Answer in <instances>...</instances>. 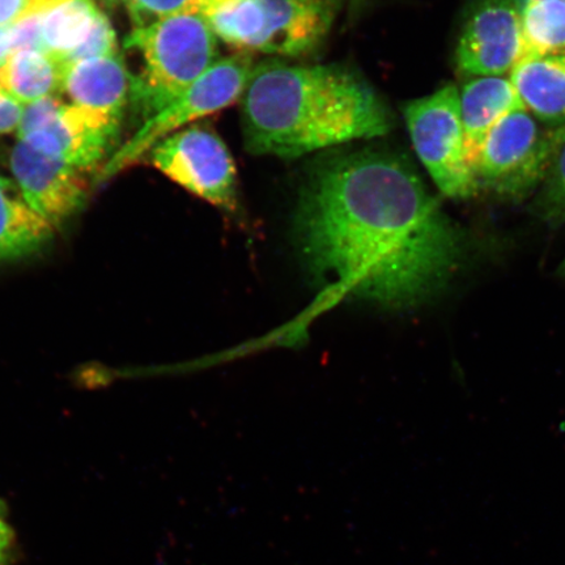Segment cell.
I'll return each mask as SVG.
<instances>
[{
  "label": "cell",
  "instance_id": "9a60e30c",
  "mask_svg": "<svg viewBox=\"0 0 565 565\" xmlns=\"http://www.w3.org/2000/svg\"><path fill=\"white\" fill-rule=\"evenodd\" d=\"M53 235V225L28 204L17 182L0 175V263L31 256Z\"/></svg>",
  "mask_w": 565,
  "mask_h": 565
},
{
  "label": "cell",
  "instance_id": "9c48e42d",
  "mask_svg": "<svg viewBox=\"0 0 565 565\" xmlns=\"http://www.w3.org/2000/svg\"><path fill=\"white\" fill-rule=\"evenodd\" d=\"M151 164L181 188L228 212L238 206L235 161L222 138L194 125L172 134L148 152Z\"/></svg>",
  "mask_w": 565,
  "mask_h": 565
},
{
  "label": "cell",
  "instance_id": "484cf974",
  "mask_svg": "<svg viewBox=\"0 0 565 565\" xmlns=\"http://www.w3.org/2000/svg\"><path fill=\"white\" fill-rule=\"evenodd\" d=\"M10 52L9 28H0V63Z\"/></svg>",
  "mask_w": 565,
  "mask_h": 565
},
{
  "label": "cell",
  "instance_id": "d4e9b609",
  "mask_svg": "<svg viewBox=\"0 0 565 565\" xmlns=\"http://www.w3.org/2000/svg\"><path fill=\"white\" fill-rule=\"evenodd\" d=\"M12 536V529L6 520V511L2 501H0V547L9 550Z\"/></svg>",
  "mask_w": 565,
  "mask_h": 565
},
{
  "label": "cell",
  "instance_id": "7402d4cb",
  "mask_svg": "<svg viewBox=\"0 0 565 565\" xmlns=\"http://www.w3.org/2000/svg\"><path fill=\"white\" fill-rule=\"evenodd\" d=\"M10 52L44 51L41 40V15L21 18L9 26Z\"/></svg>",
  "mask_w": 565,
  "mask_h": 565
},
{
  "label": "cell",
  "instance_id": "8fae6325",
  "mask_svg": "<svg viewBox=\"0 0 565 565\" xmlns=\"http://www.w3.org/2000/svg\"><path fill=\"white\" fill-rule=\"evenodd\" d=\"M13 181L25 201L53 227L82 210L88 196L87 172L47 158L18 140L10 158Z\"/></svg>",
  "mask_w": 565,
  "mask_h": 565
},
{
  "label": "cell",
  "instance_id": "44dd1931",
  "mask_svg": "<svg viewBox=\"0 0 565 565\" xmlns=\"http://www.w3.org/2000/svg\"><path fill=\"white\" fill-rule=\"evenodd\" d=\"M115 54H119L116 32L113 30L109 19L100 11L86 42L71 54L65 63Z\"/></svg>",
  "mask_w": 565,
  "mask_h": 565
},
{
  "label": "cell",
  "instance_id": "cb8c5ba5",
  "mask_svg": "<svg viewBox=\"0 0 565 565\" xmlns=\"http://www.w3.org/2000/svg\"><path fill=\"white\" fill-rule=\"evenodd\" d=\"M30 0H0V28H9L23 18Z\"/></svg>",
  "mask_w": 565,
  "mask_h": 565
},
{
  "label": "cell",
  "instance_id": "d6986e66",
  "mask_svg": "<svg viewBox=\"0 0 565 565\" xmlns=\"http://www.w3.org/2000/svg\"><path fill=\"white\" fill-rule=\"evenodd\" d=\"M534 212L551 227L565 223V125L554 129L546 171L534 201Z\"/></svg>",
  "mask_w": 565,
  "mask_h": 565
},
{
  "label": "cell",
  "instance_id": "603a6c76",
  "mask_svg": "<svg viewBox=\"0 0 565 565\" xmlns=\"http://www.w3.org/2000/svg\"><path fill=\"white\" fill-rule=\"evenodd\" d=\"M24 106L0 87V136L18 131Z\"/></svg>",
  "mask_w": 565,
  "mask_h": 565
},
{
  "label": "cell",
  "instance_id": "8992f818",
  "mask_svg": "<svg viewBox=\"0 0 565 565\" xmlns=\"http://www.w3.org/2000/svg\"><path fill=\"white\" fill-rule=\"evenodd\" d=\"M414 150L440 192L451 200H468L479 185L466 151L459 90L445 86L416 98L404 108Z\"/></svg>",
  "mask_w": 565,
  "mask_h": 565
},
{
  "label": "cell",
  "instance_id": "ac0fdd59",
  "mask_svg": "<svg viewBox=\"0 0 565 565\" xmlns=\"http://www.w3.org/2000/svg\"><path fill=\"white\" fill-rule=\"evenodd\" d=\"M524 56L565 55V2L521 0Z\"/></svg>",
  "mask_w": 565,
  "mask_h": 565
},
{
  "label": "cell",
  "instance_id": "f546056e",
  "mask_svg": "<svg viewBox=\"0 0 565 565\" xmlns=\"http://www.w3.org/2000/svg\"><path fill=\"white\" fill-rule=\"evenodd\" d=\"M563 2H565V0H563Z\"/></svg>",
  "mask_w": 565,
  "mask_h": 565
},
{
  "label": "cell",
  "instance_id": "2e32d148",
  "mask_svg": "<svg viewBox=\"0 0 565 565\" xmlns=\"http://www.w3.org/2000/svg\"><path fill=\"white\" fill-rule=\"evenodd\" d=\"M65 66L47 52L7 54L0 63V87L23 105L55 96L61 92Z\"/></svg>",
  "mask_w": 565,
  "mask_h": 565
},
{
  "label": "cell",
  "instance_id": "30bf717a",
  "mask_svg": "<svg viewBox=\"0 0 565 565\" xmlns=\"http://www.w3.org/2000/svg\"><path fill=\"white\" fill-rule=\"evenodd\" d=\"M522 56L521 0H472L457 41L459 73L501 76Z\"/></svg>",
  "mask_w": 565,
  "mask_h": 565
},
{
  "label": "cell",
  "instance_id": "4316f807",
  "mask_svg": "<svg viewBox=\"0 0 565 565\" xmlns=\"http://www.w3.org/2000/svg\"><path fill=\"white\" fill-rule=\"evenodd\" d=\"M102 3L106 7V9L115 10L118 9V7H126L127 0H102Z\"/></svg>",
  "mask_w": 565,
  "mask_h": 565
},
{
  "label": "cell",
  "instance_id": "e0dca14e",
  "mask_svg": "<svg viewBox=\"0 0 565 565\" xmlns=\"http://www.w3.org/2000/svg\"><path fill=\"white\" fill-rule=\"evenodd\" d=\"M98 13L94 0H65L42 13L44 51L65 63L86 42Z\"/></svg>",
  "mask_w": 565,
  "mask_h": 565
},
{
  "label": "cell",
  "instance_id": "f1b7e54d",
  "mask_svg": "<svg viewBox=\"0 0 565 565\" xmlns=\"http://www.w3.org/2000/svg\"><path fill=\"white\" fill-rule=\"evenodd\" d=\"M559 274L562 275V277L565 278V259H564V263L559 267Z\"/></svg>",
  "mask_w": 565,
  "mask_h": 565
},
{
  "label": "cell",
  "instance_id": "ffe728a7",
  "mask_svg": "<svg viewBox=\"0 0 565 565\" xmlns=\"http://www.w3.org/2000/svg\"><path fill=\"white\" fill-rule=\"evenodd\" d=\"M211 0H127L126 9L132 30L158 23V21L195 13L200 15L203 7Z\"/></svg>",
  "mask_w": 565,
  "mask_h": 565
},
{
  "label": "cell",
  "instance_id": "83f0119b",
  "mask_svg": "<svg viewBox=\"0 0 565 565\" xmlns=\"http://www.w3.org/2000/svg\"><path fill=\"white\" fill-rule=\"evenodd\" d=\"M9 563V555H7V548L0 547V565H7Z\"/></svg>",
  "mask_w": 565,
  "mask_h": 565
},
{
  "label": "cell",
  "instance_id": "5bb4252c",
  "mask_svg": "<svg viewBox=\"0 0 565 565\" xmlns=\"http://www.w3.org/2000/svg\"><path fill=\"white\" fill-rule=\"evenodd\" d=\"M511 73L530 115L545 125H565V55L529 56Z\"/></svg>",
  "mask_w": 565,
  "mask_h": 565
},
{
  "label": "cell",
  "instance_id": "4fadbf2b",
  "mask_svg": "<svg viewBox=\"0 0 565 565\" xmlns=\"http://www.w3.org/2000/svg\"><path fill=\"white\" fill-rule=\"evenodd\" d=\"M459 108L465 131L466 151L472 168L480 146L501 118L525 106L511 79L503 76H480L459 90Z\"/></svg>",
  "mask_w": 565,
  "mask_h": 565
},
{
  "label": "cell",
  "instance_id": "7c38bea8",
  "mask_svg": "<svg viewBox=\"0 0 565 565\" xmlns=\"http://www.w3.org/2000/svg\"><path fill=\"white\" fill-rule=\"evenodd\" d=\"M61 92L70 104L122 119L132 76L121 54L65 63Z\"/></svg>",
  "mask_w": 565,
  "mask_h": 565
},
{
  "label": "cell",
  "instance_id": "7a4b0ae2",
  "mask_svg": "<svg viewBox=\"0 0 565 565\" xmlns=\"http://www.w3.org/2000/svg\"><path fill=\"white\" fill-rule=\"evenodd\" d=\"M246 150L296 159L350 141L384 137L388 106L362 75L344 66H254L242 97Z\"/></svg>",
  "mask_w": 565,
  "mask_h": 565
},
{
  "label": "cell",
  "instance_id": "6da1fadb",
  "mask_svg": "<svg viewBox=\"0 0 565 565\" xmlns=\"http://www.w3.org/2000/svg\"><path fill=\"white\" fill-rule=\"evenodd\" d=\"M296 236L310 270L387 308L448 285L462 233L398 153L364 150L324 162L302 188Z\"/></svg>",
  "mask_w": 565,
  "mask_h": 565
},
{
  "label": "cell",
  "instance_id": "52a82bcc",
  "mask_svg": "<svg viewBox=\"0 0 565 565\" xmlns=\"http://www.w3.org/2000/svg\"><path fill=\"white\" fill-rule=\"evenodd\" d=\"M119 127L121 119L55 95L25 105L17 134L33 150L88 173L105 164Z\"/></svg>",
  "mask_w": 565,
  "mask_h": 565
},
{
  "label": "cell",
  "instance_id": "277c9868",
  "mask_svg": "<svg viewBox=\"0 0 565 565\" xmlns=\"http://www.w3.org/2000/svg\"><path fill=\"white\" fill-rule=\"evenodd\" d=\"M143 68L132 77L131 100L145 121L180 97L215 65L217 39L201 15L188 13L132 30L125 41Z\"/></svg>",
  "mask_w": 565,
  "mask_h": 565
},
{
  "label": "cell",
  "instance_id": "5b68a950",
  "mask_svg": "<svg viewBox=\"0 0 565 565\" xmlns=\"http://www.w3.org/2000/svg\"><path fill=\"white\" fill-rule=\"evenodd\" d=\"M253 68L250 56L244 53L218 60L192 87L157 115L148 118L140 129L105 161L98 180H109L125 169L138 164L153 146L182 130L183 126L242 100Z\"/></svg>",
  "mask_w": 565,
  "mask_h": 565
},
{
  "label": "cell",
  "instance_id": "ba28073f",
  "mask_svg": "<svg viewBox=\"0 0 565 565\" xmlns=\"http://www.w3.org/2000/svg\"><path fill=\"white\" fill-rule=\"evenodd\" d=\"M541 124L524 109L492 127L472 161L479 189L522 200L540 188L554 137V130Z\"/></svg>",
  "mask_w": 565,
  "mask_h": 565
},
{
  "label": "cell",
  "instance_id": "3957f363",
  "mask_svg": "<svg viewBox=\"0 0 565 565\" xmlns=\"http://www.w3.org/2000/svg\"><path fill=\"white\" fill-rule=\"evenodd\" d=\"M200 15L239 53L295 58L322 44L335 9L331 0H211Z\"/></svg>",
  "mask_w": 565,
  "mask_h": 565
}]
</instances>
